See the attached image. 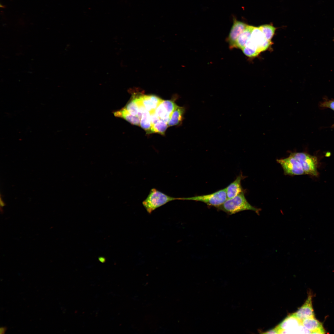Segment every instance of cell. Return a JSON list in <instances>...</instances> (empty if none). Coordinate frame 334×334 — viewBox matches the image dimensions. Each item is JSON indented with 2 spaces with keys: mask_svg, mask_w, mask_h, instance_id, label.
<instances>
[{
  "mask_svg": "<svg viewBox=\"0 0 334 334\" xmlns=\"http://www.w3.org/2000/svg\"><path fill=\"white\" fill-rule=\"evenodd\" d=\"M217 208L230 215L247 210L254 211L258 214L260 211L248 202L243 192L233 198L227 199Z\"/></svg>",
  "mask_w": 334,
  "mask_h": 334,
  "instance_id": "cell-1",
  "label": "cell"
},
{
  "mask_svg": "<svg viewBox=\"0 0 334 334\" xmlns=\"http://www.w3.org/2000/svg\"><path fill=\"white\" fill-rule=\"evenodd\" d=\"M175 200H179V198L171 196L153 188L142 204L148 212L151 214L157 208Z\"/></svg>",
  "mask_w": 334,
  "mask_h": 334,
  "instance_id": "cell-2",
  "label": "cell"
},
{
  "mask_svg": "<svg viewBox=\"0 0 334 334\" xmlns=\"http://www.w3.org/2000/svg\"><path fill=\"white\" fill-rule=\"evenodd\" d=\"M227 199L225 188L209 194L179 198V200L200 201L216 208L222 205Z\"/></svg>",
  "mask_w": 334,
  "mask_h": 334,
  "instance_id": "cell-3",
  "label": "cell"
},
{
  "mask_svg": "<svg viewBox=\"0 0 334 334\" xmlns=\"http://www.w3.org/2000/svg\"><path fill=\"white\" fill-rule=\"evenodd\" d=\"M291 154L301 164L305 174L317 176L318 160L317 157L303 152H293Z\"/></svg>",
  "mask_w": 334,
  "mask_h": 334,
  "instance_id": "cell-4",
  "label": "cell"
},
{
  "mask_svg": "<svg viewBox=\"0 0 334 334\" xmlns=\"http://www.w3.org/2000/svg\"><path fill=\"white\" fill-rule=\"evenodd\" d=\"M301 322L293 314L289 315L276 327L279 334L302 333L305 328Z\"/></svg>",
  "mask_w": 334,
  "mask_h": 334,
  "instance_id": "cell-5",
  "label": "cell"
},
{
  "mask_svg": "<svg viewBox=\"0 0 334 334\" xmlns=\"http://www.w3.org/2000/svg\"><path fill=\"white\" fill-rule=\"evenodd\" d=\"M276 161L282 167L285 175L305 174L300 163L291 153L288 157Z\"/></svg>",
  "mask_w": 334,
  "mask_h": 334,
  "instance_id": "cell-6",
  "label": "cell"
},
{
  "mask_svg": "<svg viewBox=\"0 0 334 334\" xmlns=\"http://www.w3.org/2000/svg\"><path fill=\"white\" fill-rule=\"evenodd\" d=\"M247 26L246 24L238 21L235 18H233V25L226 39L230 49L235 48V45L237 39Z\"/></svg>",
  "mask_w": 334,
  "mask_h": 334,
  "instance_id": "cell-7",
  "label": "cell"
},
{
  "mask_svg": "<svg viewBox=\"0 0 334 334\" xmlns=\"http://www.w3.org/2000/svg\"><path fill=\"white\" fill-rule=\"evenodd\" d=\"M250 39L257 46L260 53L267 50L272 44L271 41L266 39L259 27H254Z\"/></svg>",
  "mask_w": 334,
  "mask_h": 334,
  "instance_id": "cell-8",
  "label": "cell"
},
{
  "mask_svg": "<svg viewBox=\"0 0 334 334\" xmlns=\"http://www.w3.org/2000/svg\"><path fill=\"white\" fill-rule=\"evenodd\" d=\"M312 295L309 293L307 299L304 304L296 312L293 314L301 321L303 319L314 317L312 305Z\"/></svg>",
  "mask_w": 334,
  "mask_h": 334,
  "instance_id": "cell-9",
  "label": "cell"
},
{
  "mask_svg": "<svg viewBox=\"0 0 334 334\" xmlns=\"http://www.w3.org/2000/svg\"><path fill=\"white\" fill-rule=\"evenodd\" d=\"M301 324L311 333H325L322 323L315 317L304 319L301 322Z\"/></svg>",
  "mask_w": 334,
  "mask_h": 334,
  "instance_id": "cell-10",
  "label": "cell"
},
{
  "mask_svg": "<svg viewBox=\"0 0 334 334\" xmlns=\"http://www.w3.org/2000/svg\"><path fill=\"white\" fill-rule=\"evenodd\" d=\"M142 99L143 106L149 113L155 111L158 105L164 100L160 97L153 95L143 94Z\"/></svg>",
  "mask_w": 334,
  "mask_h": 334,
  "instance_id": "cell-11",
  "label": "cell"
},
{
  "mask_svg": "<svg viewBox=\"0 0 334 334\" xmlns=\"http://www.w3.org/2000/svg\"><path fill=\"white\" fill-rule=\"evenodd\" d=\"M243 177L242 174H240L225 188L227 199L233 198L243 192L241 185Z\"/></svg>",
  "mask_w": 334,
  "mask_h": 334,
  "instance_id": "cell-12",
  "label": "cell"
},
{
  "mask_svg": "<svg viewBox=\"0 0 334 334\" xmlns=\"http://www.w3.org/2000/svg\"><path fill=\"white\" fill-rule=\"evenodd\" d=\"M185 111V107L177 105L173 112L168 123V126H178L181 124Z\"/></svg>",
  "mask_w": 334,
  "mask_h": 334,
  "instance_id": "cell-13",
  "label": "cell"
},
{
  "mask_svg": "<svg viewBox=\"0 0 334 334\" xmlns=\"http://www.w3.org/2000/svg\"><path fill=\"white\" fill-rule=\"evenodd\" d=\"M254 27L247 25L245 29L237 39L235 45V48L242 49L246 45L251 37Z\"/></svg>",
  "mask_w": 334,
  "mask_h": 334,
  "instance_id": "cell-14",
  "label": "cell"
},
{
  "mask_svg": "<svg viewBox=\"0 0 334 334\" xmlns=\"http://www.w3.org/2000/svg\"><path fill=\"white\" fill-rule=\"evenodd\" d=\"M113 114L116 117L123 119L132 125L140 126L139 118L131 114L123 108L114 112Z\"/></svg>",
  "mask_w": 334,
  "mask_h": 334,
  "instance_id": "cell-15",
  "label": "cell"
},
{
  "mask_svg": "<svg viewBox=\"0 0 334 334\" xmlns=\"http://www.w3.org/2000/svg\"><path fill=\"white\" fill-rule=\"evenodd\" d=\"M140 126L145 130L146 134L152 133L150 113L147 110H145L142 113L140 119Z\"/></svg>",
  "mask_w": 334,
  "mask_h": 334,
  "instance_id": "cell-16",
  "label": "cell"
},
{
  "mask_svg": "<svg viewBox=\"0 0 334 334\" xmlns=\"http://www.w3.org/2000/svg\"><path fill=\"white\" fill-rule=\"evenodd\" d=\"M123 108L131 114L137 116L139 112V107L135 98L132 96Z\"/></svg>",
  "mask_w": 334,
  "mask_h": 334,
  "instance_id": "cell-17",
  "label": "cell"
},
{
  "mask_svg": "<svg viewBox=\"0 0 334 334\" xmlns=\"http://www.w3.org/2000/svg\"><path fill=\"white\" fill-rule=\"evenodd\" d=\"M259 27L262 32L266 39L271 41L275 34L276 28L271 24L263 25Z\"/></svg>",
  "mask_w": 334,
  "mask_h": 334,
  "instance_id": "cell-18",
  "label": "cell"
},
{
  "mask_svg": "<svg viewBox=\"0 0 334 334\" xmlns=\"http://www.w3.org/2000/svg\"><path fill=\"white\" fill-rule=\"evenodd\" d=\"M155 113L160 120L168 123L170 118L171 115L168 113L161 103L156 109Z\"/></svg>",
  "mask_w": 334,
  "mask_h": 334,
  "instance_id": "cell-19",
  "label": "cell"
},
{
  "mask_svg": "<svg viewBox=\"0 0 334 334\" xmlns=\"http://www.w3.org/2000/svg\"><path fill=\"white\" fill-rule=\"evenodd\" d=\"M168 126V123L160 120L152 126V131L153 133H157L164 135Z\"/></svg>",
  "mask_w": 334,
  "mask_h": 334,
  "instance_id": "cell-20",
  "label": "cell"
},
{
  "mask_svg": "<svg viewBox=\"0 0 334 334\" xmlns=\"http://www.w3.org/2000/svg\"><path fill=\"white\" fill-rule=\"evenodd\" d=\"M320 106L323 107L328 108L334 110V101H325L321 104Z\"/></svg>",
  "mask_w": 334,
  "mask_h": 334,
  "instance_id": "cell-21",
  "label": "cell"
},
{
  "mask_svg": "<svg viewBox=\"0 0 334 334\" xmlns=\"http://www.w3.org/2000/svg\"><path fill=\"white\" fill-rule=\"evenodd\" d=\"M152 126L157 122L160 119L155 113V111L150 113Z\"/></svg>",
  "mask_w": 334,
  "mask_h": 334,
  "instance_id": "cell-22",
  "label": "cell"
},
{
  "mask_svg": "<svg viewBox=\"0 0 334 334\" xmlns=\"http://www.w3.org/2000/svg\"><path fill=\"white\" fill-rule=\"evenodd\" d=\"M265 334H279L278 330L276 327L263 333Z\"/></svg>",
  "mask_w": 334,
  "mask_h": 334,
  "instance_id": "cell-23",
  "label": "cell"
},
{
  "mask_svg": "<svg viewBox=\"0 0 334 334\" xmlns=\"http://www.w3.org/2000/svg\"><path fill=\"white\" fill-rule=\"evenodd\" d=\"M7 330V328L6 327H1L0 328V334H4Z\"/></svg>",
  "mask_w": 334,
  "mask_h": 334,
  "instance_id": "cell-24",
  "label": "cell"
},
{
  "mask_svg": "<svg viewBox=\"0 0 334 334\" xmlns=\"http://www.w3.org/2000/svg\"><path fill=\"white\" fill-rule=\"evenodd\" d=\"M0 203H1V206H2V207L4 206H5V203L3 202V201L2 200L1 198V199H0Z\"/></svg>",
  "mask_w": 334,
  "mask_h": 334,
  "instance_id": "cell-25",
  "label": "cell"
}]
</instances>
